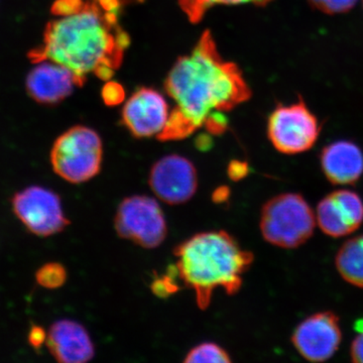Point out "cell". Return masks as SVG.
I'll list each match as a JSON object with an SVG mask.
<instances>
[{
    "mask_svg": "<svg viewBox=\"0 0 363 363\" xmlns=\"http://www.w3.org/2000/svg\"><path fill=\"white\" fill-rule=\"evenodd\" d=\"M164 86L176 107L157 135L162 142L188 138L210 114L231 111L252 96L242 72L222 59L208 30L191 52L177 60Z\"/></svg>",
    "mask_w": 363,
    "mask_h": 363,
    "instance_id": "cell-1",
    "label": "cell"
},
{
    "mask_svg": "<svg viewBox=\"0 0 363 363\" xmlns=\"http://www.w3.org/2000/svg\"><path fill=\"white\" fill-rule=\"evenodd\" d=\"M118 13H108L93 0L76 13L45 26L44 42L28 54L32 63L51 60L75 73L83 84L89 74L111 80L123 62L130 37L118 25Z\"/></svg>",
    "mask_w": 363,
    "mask_h": 363,
    "instance_id": "cell-2",
    "label": "cell"
},
{
    "mask_svg": "<svg viewBox=\"0 0 363 363\" xmlns=\"http://www.w3.org/2000/svg\"><path fill=\"white\" fill-rule=\"evenodd\" d=\"M174 253L179 278L195 293L201 310L211 304L216 289L235 295L253 262L252 253L242 250L233 236L223 230L195 234L179 245Z\"/></svg>",
    "mask_w": 363,
    "mask_h": 363,
    "instance_id": "cell-3",
    "label": "cell"
},
{
    "mask_svg": "<svg viewBox=\"0 0 363 363\" xmlns=\"http://www.w3.org/2000/svg\"><path fill=\"white\" fill-rule=\"evenodd\" d=\"M316 217L304 197L295 193L274 196L260 212L262 238L274 247L296 248L314 233Z\"/></svg>",
    "mask_w": 363,
    "mask_h": 363,
    "instance_id": "cell-4",
    "label": "cell"
},
{
    "mask_svg": "<svg viewBox=\"0 0 363 363\" xmlns=\"http://www.w3.org/2000/svg\"><path fill=\"white\" fill-rule=\"evenodd\" d=\"M104 143L96 131L87 126L69 128L52 145L50 161L56 175L71 184H82L99 174Z\"/></svg>",
    "mask_w": 363,
    "mask_h": 363,
    "instance_id": "cell-5",
    "label": "cell"
},
{
    "mask_svg": "<svg viewBox=\"0 0 363 363\" xmlns=\"http://www.w3.org/2000/svg\"><path fill=\"white\" fill-rule=\"evenodd\" d=\"M321 124L300 96L289 105H279L267 121V136L281 154L298 155L314 147Z\"/></svg>",
    "mask_w": 363,
    "mask_h": 363,
    "instance_id": "cell-6",
    "label": "cell"
},
{
    "mask_svg": "<svg viewBox=\"0 0 363 363\" xmlns=\"http://www.w3.org/2000/svg\"><path fill=\"white\" fill-rule=\"evenodd\" d=\"M114 228L123 240L149 250L160 247L168 235L162 207L156 199L145 195L130 196L121 201L114 217Z\"/></svg>",
    "mask_w": 363,
    "mask_h": 363,
    "instance_id": "cell-7",
    "label": "cell"
},
{
    "mask_svg": "<svg viewBox=\"0 0 363 363\" xmlns=\"http://www.w3.org/2000/svg\"><path fill=\"white\" fill-rule=\"evenodd\" d=\"M11 208L23 226L40 238L62 233L69 225L61 198L42 186H30L16 193Z\"/></svg>",
    "mask_w": 363,
    "mask_h": 363,
    "instance_id": "cell-8",
    "label": "cell"
},
{
    "mask_svg": "<svg viewBox=\"0 0 363 363\" xmlns=\"http://www.w3.org/2000/svg\"><path fill=\"white\" fill-rule=\"evenodd\" d=\"M149 185L157 199L166 204H185L197 192V169L187 157L168 155L150 169Z\"/></svg>",
    "mask_w": 363,
    "mask_h": 363,
    "instance_id": "cell-9",
    "label": "cell"
},
{
    "mask_svg": "<svg viewBox=\"0 0 363 363\" xmlns=\"http://www.w3.org/2000/svg\"><path fill=\"white\" fill-rule=\"evenodd\" d=\"M342 340L340 323L333 312H320L308 317L294 331L292 342L305 359L323 362L335 354Z\"/></svg>",
    "mask_w": 363,
    "mask_h": 363,
    "instance_id": "cell-10",
    "label": "cell"
},
{
    "mask_svg": "<svg viewBox=\"0 0 363 363\" xmlns=\"http://www.w3.org/2000/svg\"><path fill=\"white\" fill-rule=\"evenodd\" d=\"M169 114L168 102L159 91L142 88L124 104L123 123L135 138H150L164 130Z\"/></svg>",
    "mask_w": 363,
    "mask_h": 363,
    "instance_id": "cell-11",
    "label": "cell"
},
{
    "mask_svg": "<svg viewBox=\"0 0 363 363\" xmlns=\"http://www.w3.org/2000/svg\"><path fill=\"white\" fill-rule=\"evenodd\" d=\"M26 79L28 94L37 104L56 105L70 96L82 81L67 67L51 61L37 62Z\"/></svg>",
    "mask_w": 363,
    "mask_h": 363,
    "instance_id": "cell-12",
    "label": "cell"
},
{
    "mask_svg": "<svg viewBox=\"0 0 363 363\" xmlns=\"http://www.w3.org/2000/svg\"><path fill=\"white\" fill-rule=\"evenodd\" d=\"M316 220L320 229L331 238L354 233L363 222L362 200L353 191H334L318 204Z\"/></svg>",
    "mask_w": 363,
    "mask_h": 363,
    "instance_id": "cell-13",
    "label": "cell"
},
{
    "mask_svg": "<svg viewBox=\"0 0 363 363\" xmlns=\"http://www.w3.org/2000/svg\"><path fill=\"white\" fill-rule=\"evenodd\" d=\"M48 350L61 363H85L95 355V346L87 329L71 319L55 322L48 331Z\"/></svg>",
    "mask_w": 363,
    "mask_h": 363,
    "instance_id": "cell-14",
    "label": "cell"
},
{
    "mask_svg": "<svg viewBox=\"0 0 363 363\" xmlns=\"http://www.w3.org/2000/svg\"><path fill=\"white\" fill-rule=\"evenodd\" d=\"M322 171L334 185H352L363 173V152L357 143L337 140L326 145L320 155Z\"/></svg>",
    "mask_w": 363,
    "mask_h": 363,
    "instance_id": "cell-15",
    "label": "cell"
},
{
    "mask_svg": "<svg viewBox=\"0 0 363 363\" xmlns=\"http://www.w3.org/2000/svg\"><path fill=\"white\" fill-rule=\"evenodd\" d=\"M336 269L351 285L363 288V235L355 236L338 250Z\"/></svg>",
    "mask_w": 363,
    "mask_h": 363,
    "instance_id": "cell-16",
    "label": "cell"
},
{
    "mask_svg": "<svg viewBox=\"0 0 363 363\" xmlns=\"http://www.w3.org/2000/svg\"><path fill=\"white\" fill-rule=\"evenodd\" d=\"M272 0H179L182 11L188 16L191 23H197L203 16L215 6H238V4H253L266 6Z\"/></svg>",
    "mask_w": 363,
    "mask_h": 363,
    "instance_id": "cell-17",
    "label": "cell"
},
{
    "mask_svg": "<svg viewBox=\"0 0 363 363\" xmlns=\"http://www.w3.org/2000/svg\"><path fill=\"white\" fill-rule=\"evenodd\" d=\"M184 362H231L230 355L218 344L204 342L195 346L184 358Z\"/></svg>",
    "mask_w": 363,
    "mask_h": 363,
    "instance_id": "cell-18",
    "label": "cell"
},
{
    "mask_svg": "<svg viewBox=\"0 0 363 363\" xmlns=\"http://www.w3.org/2000/svg\"><path fill=\"white\" fill-rule=\"evenodd\" d=\"M66 267L59 262H48L43 264L35 272V281L38 285L48 290H56L65 285L67 281Z\"/></svg>",
    "mask_w": 363,
    "mask_h": 363,
    "instance_id": "cell-19",
    "label": "cell"
},
{
    "mask_svg": "<svg viewBox=\"0 0 363 363\" xmlns=\"http://www.w3.org/2000/svg\"><path fill=\"white\" fill-rule=\"evenodd\" d=\"M179 274L177 271L176 267H169L167 274H162V276H157L152 281V293L159 298H168L169 296L179 291V284L177 281Z\"/></svg>",
    "mask_w": 363,
    "mask_h": 363,
    "instance_id": "cell-20",
    "label": "cell"
},
{
    "mask_svg": "<svg viewBox=\"0 0 363 363\" xmlns=\"http://www.w3.org/2000/svg\"><path fill=\"white\" fill-rule=\"evenodd\" d=\"M358 0H308L310 6L326 14L345 13L351 11Z\"/></svg>",
    "mask_w": 363,
    "mask_h": 363,
    "instance_id": "cell-21",
    "label": "cell"
},
{
    "mask_svg": "<svg viewBox=\"0 0 363 363\" xmlns=\"http://www.w3.org/2000/svg\"><path fill=\"white\" fill-rule=\"evenodd\" d=\"M84 0H56L52 4L51 13L57 18L76 13L85 6Z\"/></svg>",
    "mask_w": 363,
    "mask_h": 363,
    "instance_id": "cell-22",
    "label": "cell"
},
{
    "mask_svg": "<svg viewBox=\"0 0 363 363\" xmlns=\"http://www.w3.org/2000/svg\"><path fill=\"white\" fill-rule=\"evenodd\" d=\"M205 128L210 135H219L225 133L228 126V119L223 111H215L210 114L205 121Z\"/></svg>",
    "mask_w": 363,
    "mask_h": 363,
    "instance_id": "cell-23",
    "label": "cell"
},
{
    "mask_svg": "<svg viewBox=\"0 0 363 363\" xmlns=\"http://www.w3.org/2000/svg\"><path fill=\"white\" fill-rule=\"evenodd\" d=\"M125 93L123 86L116 82H107L102 90V97L107 105H118L123 101Z\"/></svg>",
    "mask_w": 363,
    "mask_h": 363,
    "instance_id": "cell-24",
    "label": "cell"
},
{
    "mask_svg": "<svg viewBox=\"0 0 363 363\" xmlns=\"http://www.w3.org/2000/svg\"><path fill=\"white\" fill-rule=\"evenodd\" d=\"M250 174V166L247 162L234 160L227 167V175L233 182H238L247 178Z\"/></svg>",
    "mask_w": 363,
    "mask_h": 363,
    "instance_id": "cell-25",
    "label": "cell"
},
{
    "mask_svg": "<svg viewBox=\"0 0 363 363\" xmlns=\"http://www.w3.org/2000/svg\"><path fill=\"white\" fill-rule=\"evenodd\" d=\"M48 332L39 325H33L28 334V341L35 350H39L47 341Z\"/></svg>",
    "mask_w": 363,
    "mask_h": 363,
    "instance_id": "cell-26",
    "label": "cell"
},
{
    "mask_svg": "<svg viewBox=\"0 0 363 363\" xmlns=\"http://www.w3.org/2000/svg\"><path fill=\"white\" fill-rule=\"evenodd\" d=\"M350 357L353 362L363 363V331L352 341Z\"/></svg>",
    "mask_w": 363,
    "mask_h": 363,
    "instance_id": "cell-27",
    "label": "cell"
},
{
    "mask_svg": "<svg viewBox=\"0 0 363 363\" xmlns=\"http://www.w3.org/2000/svg\"><path fill=\"white\" fill-rule=\"evenodd\" d=\"M230 194V189L226 186H220V187L215 189L214 192L212 193V201L217 204H223L228 201Z\"/></svg>",
    "mask_w": 363,
    "mask_h": 363,
    "instance_id": "cell-28",
    "label": "cell"
},
{
    "mask_svg": "<svg viewBox=\"0 0 363 363\" xmlns=\"http://www.w3.org/2000/svg\"><path fill=\"white\" fill-rule=\"evenodd\" d=\"M212 145L211 135H199L196 140V147L197 149L202 150V152H206L209 150Z\"/></svg>",
    "mask_w": 363,
    "mask_h": 363,
    "instance_id": "cell-29",
    "label": "cell"
},
{
    "mask_svg": "<svg viewBox=\"0 0 363 363\" xmlns=\"http://www.w3.org/2000/svg\"><path fill=\"white\" fill-rule=\"evenodd\" d=\"M93 1H97V0H93Z\"/></svg>",
    "mask_w": 363,
    "mask_h": 363,
    "instance_id": "cell-30",
    "label": "cell"
}]
</instances>
